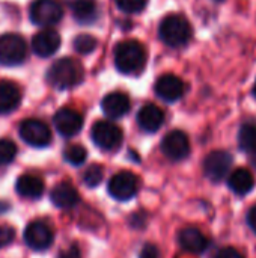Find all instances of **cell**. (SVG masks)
<instances>
[{"mask_svg":"<svg viewBox=\"0 0 256 258\" xmlns=\"http://www.w3.org/2000/svg\"><path fill=\"white\" fill-rule=\"evenodd\" d=\"M17 156V145L9 139H0V166L9 165Z\"/></svg>","mask_w":256,"mask_h":258,"instance_id":"obj_26","label":"cell"},{"mask_svg":"<svg viewBox=\"0 0 256 258\" xmlns=\"http://www.w3.org/2000/svg\"><path fill=\"white\" fill-rule=\"evenodd\" d=\"M92 141L97 147L106 151H113L122 144V130L110 121H98L91 130Z\"/></svg>","mask_w":256,"mask_h":258,"instance_id":"obj_6","label":"cell"},{"mask_svg":"<svg viewBox=\"0 0 256 258\" xmlns=\"http://www.w3.org/2000/svg\"><path fill=\"white\" fill-rule=\"evenodd\" d=\"M163 121H164V113L163 110L149 103V104H145L139 113H137V124L142 130L148 132V133H154L157 132L161 125H163Z\"/></svg>","mask_w":256,"mask_h":258,"instance_id":"obj_16","label":"cell"},{"mask_svg":"<svg viewBox=\"0 0 256 258\" xmlns=\"http://www.w3.org/2000/svg\"><path fill=\"white\" fill-rule=\"evenodd\" d=\"M24 242L33 251H44L53 243V231L45 222L33 221L24 230Z\"/></svg>","mask_w":256,"mask_h":258,"instance_id":"obj_11","label":"cell"},{"mask_svg":"<svg viewBox=\"0 0 256 258\" xmlns=\"http://www.w3.org/2000/svg\"><path fill=\"white\" fill-rule=\"evenodd\" d=\"M232 162H234V159H232L231 153L222 151V150L213 151L204 160V172L211 181L219 183L229 172V169L232 166Z\"/></svg>","mask_w":256,"mask_h":258,"instance_id":"obj_8","label":"cell"},{"mask_svg":"<svg viewBox=\"0 0 256 258\" xmlns=\"http://www.w3.org/2000/svg\"><path fill=\"white\" fill-rule=\"evenodd\" d=\"M33 24L48 27L57 24L63 17V8L57 0H35L29 11Z\"/></svg>","mask_w":256,"mask_h":258,"instance_id":"obj_5","label":"cell"},{"mask_svg":"<svg viewBox=\"0 0 256 258\" xmlns=\"http://www.w3.org/2000/svg\"><path fill=\"white\" fill-rule=\"evenodd\" d=\"M161 151L167 159L174 162L186 159L190 153V142L187 135L181 130L169 132L161 141Z\"/></svg>","mask_w":256,"mask_h":258,"instance_id":"obj_10","label":"cell"},{"mask_svg":"<svg viewBox=\"0 0 256 258\" xmlns=\"http://www.w3.org/2000/svg\"><path fill=\"white\" fill-rule=\"evenodd\" d=\"M59 258H81V254H80V249L75 245H71L66 251L59 254Z\"/></svg>","mask_w":256,"mask_h":258,"instance_id":"obj_31","label":"cell"},{"mask_svg":"<svg viewBox=\"0 0 256 258\" xmlns=\"http://www.w3.org/2000/svg\"><path fill=\"white\" fill-rule=\"evenodd\" d=\"M21 139L35 148H44L51 144L50 127L39 119H26L20 125Z\"/></svg>","mask_w":256,"mask_h":258,"instance_id":"obj_7","label":"cell"},{"mask_svg":"<svg viewBox=\"0 0 256 258\" xmlns=\"http://www.w3.org/2000/svg\"><path fill=\"white\" fill-rule=\"evenodd\" d=\"M84 70L81 63L72 57H62L56 60L47 73L48 83L60 91L74 88L83 82Z\"/></svg>","mask_w":256,"mask_h":258,"instance_id":"obj_1","label":"cell"},{"mask_svg":"<svg viewBox=\"0 0 256 258\" xmlns=\"http://www.w3.org/2000/svg\"><path fill=\"white\" fill-rule=\"evenodd\" d=\"M103 180V168L100 165H91L83 174V181L88 187H95Z\"/></svg>","mask_w":256,"mask_h":258,"instance_id":"obj_27","label":"cell"},{"mask_svg":"<svg viewBox=\"0 0 256 258\" xmlns=\"http://www.w3.org/2000/svg\"><path fill=\"white\" fill-rule=\"evenodd\" d=\"M252 165L256 168V153H253V156H252Z\"/></svg>","mask_w":256,"mask_h":258,"instance_id":"obj_34","label":"cell"},{"mask_svg":"<svg viewBox=\"0 0 256 258\" xmlns=\"http://www.w3.org/2000/svg\"><path fill=\"white\" fill-rule=\"evenodd\" d=\"M21 101V92L20 88L9 82V80H0V113L6 115L14 112Z\"/></svg>","mask_w":256,"mask_h":258,"instance_id":"obj_17","label":"cell"},{"mask_svg":"<svg viewBox=\"0 0 256 258\" xmlns=\"http://www.w3.org/2000/svg\"><path fill=\"white\" fill-rule=\"evenodd\" d=\"M71 9H72L74 18L80 24H91L95 21L98 15L95 0H72Z\"/></svg>","mask_w":256,"mask_h":258,"instance_id":"obj_22","label":"cell"},{"mask_svg":"<svg viewBox=\"0 0 256 258\" xmlns=\"http://www.w3.org/2000/svg\"><path fill=\"white\" fill-rule=\"evenodd\" d=\"M214 258H244L237 249H234V248H223V249H220L217 254H216V257Z\"/></svg>","mask_w":256,"mask_h":258,"instance_id":"obj_30","label":"cell"},{"mask_svg":"<svg viewBox=\"0 0 256 258\" xmlns=\"http://www.w3.org/2000/svg\"><path fill=\"white\" fill-rule=\"evenodd\" d=\"M53 122H54L56 130L62 136L72 138V136H75L81 130V127H83V116L77 110H74V109L63 107V109L56 112V115L53 118Z\"/></svg>","mask_w":256,"mask_h":258,"instance_id":"obj_12","label":"cell"},{"mask_svg":"<svg viewBox=\"0 0 256 258\" xmlns=\"http://www.w3.org/2000/svg\"><path fill=\"white\" fill-rule=\"evenodd\" d=\"M74 50L80 54H89L97 48V39L89 33H80L72 41Z\"/></svg>","mask_w":256,"mask_h":258,"instance_id":"obj_24","label":"cell"},{"mask_svg":"<svg viewBox=\"0 0 256 258\" xmlns=\"http://www.w3.org/2000/svg\"><path fill=\"white\" fill-rule=\"evenodd\" d=\"M131 107V103H130V98L127 94L124 92H110L107 94L103 101H101V109L103 112L109 116V118H122L128 113Z\"/></svg>","mask_w":256,"mask_h":258,"instance_id":"obj_15","label":"cell"},{"mask_svg":"<svg viewBox=\"0 0 256 258\" xmlns=\"http://www.w3.org/2000/svg\"><path fill=\"white\" fill-rule=\"evenodd\" d=\"M27 57L26 41L17 33H5L0 36V65L15 67Z\"/></svg>","mask_w":256,"mask_h":258,"instance_id":"obj_4","label":"cell"},{"mask_svg":"<svg viewBox=\"0 0 256 258\" xmlns=\"http://www.w3.org/2000/svg\"><path fill=\"white\" fill-rule=\"evenodd\" d=\"M115 65L122 74H137L146 65V50L142 42L127 39L115 48Z\"/></svg>","mask_w":256,"mask_h":258,"instance_id":"obj_2","label":"cell"},{"mask_svg":"<svg viewBox=\"0 0 256 258\" xmlns=\"http://www.w3.org/2000/svg\"><path fill=\"white\" fill-rule=\"evenodd\" d=\"M137 177L130 171L115 174L109 181V194L118 201H128L137 194Z\"/></svg>","mask_w":256,"mask_h":258,"instance_id":"obj_9","label":"cell"},{"mask_svg":"<svg viewBox=\"0 0 256 258\" xmlns=\"http://www.w3.org/2000/svg\"><path fill=\"white\" fill-rule=\"evenodd\" d=\"M192 26L190 23L183 17V15H167L158 27V36L160 39L172 47V48H180L184 47L190 39H192Z\"/></svg>","mask_w":256,"mask_h":258,"instance_id":"obj_3","label":"cell"},{"mask_svg":"<svg viewBox=\"0 0 256 258\" xmlns=\"http://www.w3.org/2000/svg\"><path fill=\"white\" fill-rule=\"evenodd\" d=\"M154 89H155L157 97H160L163 101L174 103V101H178L184 95L186 86H184V82L178 76L164 74L155 82Z\"/></svg>","mask_w":256,"mask_h":258,"instance_id":"obj_13","label":"cell"},{"mask_svg":"<svg viewBox=\"0 0 256 258\" xmlns=\"http://www.w3.org/2000/svg\"><path fill=\"white\" fill-rule=\"evenodd\" d=\"M140 258H158V249L154 245H145L140 252Z\"/></svg>","mask_w":256,"mask_h":258,"instance_id":"obj_32","label":"cell"},{"mask_svg":"<svg viewBox=\"0 0 256 258\" xmlns=\"http://www.w3.org/2000/svg\"><path fill=\"white\" fill-rule=\"evenodd\" d=\"M50 198L59 209H72L78 203V192L69 183H59L53 187Z\"/></svg>","mask_w":256,"mask_h":258,"instance_id":"obj_18","label":"cell"},{"mask_svg":"<svg viewBox=\"0 0 256 258\" xmlns=\"http://www.w3.org/2000/svg\"><path fill=\"white\" fill-rule=\"evenodd\" d=\"M17 192L24 198H39L44 194V181L38 175L24 174L17 180Z\"/></svg>","mask_w":256,"mask_h":258,"instance_id":"obj_21","label":"cell"},{"mask_svg":"<svg viewBox=\"0 0 256 258\" xmlns=\"http://www.w3.org/2000/svg\"><path fill=\"white\" fill-rule=\"evenodd\" d=\"M247 222H249V227L252 228V231L256 234V206L252 207L249 210V215H247Z\"/></svg>","mask_w":256,"mask_h":258,"instance_id":"obj_33","label":"cell"},{"mask_svg":"<svg viewBox=\"0 0 256 258\" xmlns=\"http://www.w3.org/2000/svg\"><path fill=\"white\" fill-rule=\"evenodd\" d=\"M253 95H255V98H256V82H255V86H253Z\"/></svg>","mask_w":256,"mask_h":258,"instance_id":"obj_35","label":"cell"},{"mask_svg":"<svg viewBox=\"0 0 256 258\" xmlns=\"http://www.w3.org/2000/svg\"><path fill=\"white\" fill-rule=\"evenodd\" d=\"M180 245L193 254H201L208 248V239L198 228H184L178 236Z\"/></svg>","mask_w":256,"mask_h":258,"instance_id":"obj_19","label":"cell"},{"mask_svg":"<svg viewBox=\"0 0 256 258\" xmlns=\"http://www.w3.org/2000/svg\"><path fill=\"white\" fill-rule=\"evenodd\" d=\"M116 5L127 14H139L145 9L148 0H116Z\"/></svg>","mask_w":256,"mask_h":258,"instance_id":"obj_28","label":"cell"},{"mask_svg":"<svg viewBox=\"0 0 256 258\" xmlns=\"http://www.w3.org/2000/svg\"><path fill=\"white\" fill-rule=\"evenodd\" d=\"M60 47V36L53 29H44L32 38V48L39 57L53 56Z\"/></svg>","mask_w":256,"mask_h":258,"instance_id":"obj_14","label":"cell"},{"mask_svg":"<svg viewBox=\"0 0 256 258\" xmlns=\"http://www.w3.org/2000/svg\"><path fill=\"white\" fill-rule=\"evenodd\" d=\"M86 157H88V151L81 145H69L63 153V159L69 165H75V166L84 163Z\"/></svg>","mask_w":256,"mask_h":258,"instance_id":"obj_25","label":"cell"},{"mask_svg":"<svg viewBox=\"0 0 256 258\" xmlns=\"http://www.w3.org/2000/svg\"><path fill=\"white\" fill-rule=\"evenodd\" d=\"M214 2H223V0H214Z\"/></svg>","mask_w":256,"mask_h":258,"instance_id":"obj_36","label":"cell"},{"mask_svg":"<svg viewBox=\"0 0 256 258\" xmlns=\"http://www.w3.org/2000/svg\"><path fill=\"white\" fill-rule=\"evenodd\" d=\"M228 184H229V189L232 192H235L237 195H241L243 197V195L249 194L253 189V186H255V177H253V174L249 169L238 168V169H235L229 175Z\"/></svg>","mask_w":256,"mask_h":258,"instance_id":"obj_20","label":"cell"},{"mask_svg":"<svg viewBox=\"0 0 256 258\" xmlns=\"http://www.w3.org/2000/svg\"><path fill=\"white\" fill-rule=\"evenodd\" d=\"M238 145L246 153H256V125L244 124L238 133Z\"/></svg>","mask_w":256,"mask_h":258,"instance_id":"obj_23","label":"cell"},{"mask_svg":"<svg viewBox=\"0 0 256 258\" xmlns=\"http://www.w3.org/2000/svg\"><path fill=\"white\" fill-rule=\"evenodd\" d=\"M14 239H15V230L9 225H2L0 227V248L8 246Z\"/></svg>","mask_w":256,"mask_h":258,"instance_id":"obj_29","label":"cell"}]
</instances>
